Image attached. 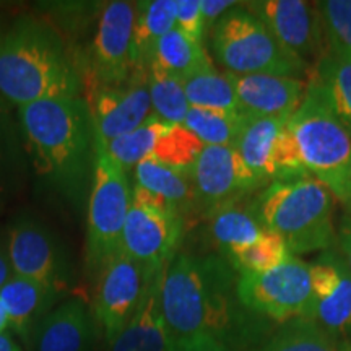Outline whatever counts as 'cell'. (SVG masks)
Masks as SVG:
<instances>
[{"label": "cell", "mask_w": 351, "mask_h": 351, "mask_svg": "<svg viewBox=\"0 0 351 351\" xmlns=\"http://www.w3.org/2000/svg\"><path fill=\"white\" fill-rule=\"evenodd\" d=\"M163 317L176 340L212 335L234 351L257 333L238 298V274L219 256L176 254L161 276Z\"/></svg>", "instance_id": "1"}, {"label": "cell", "mask_w": 351, "mask_h": 351, "mask_svg": "<svg viewBox=\"0 0 351 351\" xmlns=\"http://www.w3.org/2000/svg\"><path fill=\"white\" fill-rule=\"evenodd\" d=\"M34 174L62 199L82 205L91 191L96 132L83 98H49L19 108Z\"/></svg>", "instance_id": "2"}, {"label": "cell", "mask_w": 351, "mask_h": 351, "mask_svg": "<svg viewBox=\"0 0 351 351\" xmlns=\"http://www.w3.org/2000/svg\"><path fill=\"white\" fill-rule=\"evenodd\" d=\"M85 78L64 38L47 21L20 16L0 34V96L15 106L82 98Z\"/></svg>", "instance_id": "3"}, {"label": "cell", "mask_w": 351, "mask_h": 351, "mask_svg": "<svg viewBox=\"0 0 351 351\" xmlns=\"http://www.w3.org/2000/svg\"><path fill=\"white\" fill-rule=\"evenodd\" d=\"M251 207L261 225L280 236L293 256L326 252L337 243L335 197L311 174L270 182Z\"/></svg>", "instance_id": "4"}, {"label": "cell", "mask_w": 351, "mask_h": 351, "mask_svg": "<svg viewBox=\"0 0 351 351\" xmlns=\"http://www.w3.org/2000/svg\"><path fill=\"white\" fill-rule=\"evenodd\" d=\"M304 169L351 213V135L328 106L313 77L300 108L287 121Z\"/></svg>", "instance_id": "5"}, {"label": "cell", "mask_w": 351, "mask_h": 351, "mask_svg": "<svg viewBox=\"0 0 351 351\" xmlns=\"http://www.w3.org/2000/svg\"><path fill=\"white\" fill-rule=\"evenodd\" d=\"M213 56L234 75L302 78L311 65L285 49L267 26L243 3L232 7L210 29Z\"/></svg>", "instance_id": "6"}, {"label": "cell", "mask_w": 351, "mask_h": 351, "mask_svg": "<svg viewBox=\"0 0 351 351\" xmlns=\"http://www.w3.org/2000/svg\"><path fill=\"white\" fill-rule=\"evenodd\" d=\"M88 202L86 269L98 275L109 258L121 251L122 231L132 205L127 171L103 150H96Z\"/></svg>", "instance_id": "7"}, {"label": "cell", "mask_w": 351, "mask_h": 351, "mask_svg": "<svg viewBox=\"0 0 351 351\" xmlns=\"http://www.w3.org/2000/svg\"><path fill=\"white\" fill-rule=\"evenodd\" d=\"M184 217L169 202L135 186L132 205L122 231L121 252L147 274L163 270L181 244Z\"/></svg>", "instance_id": "8"}, {"label": "cell", "mask_w": 351, "mask_h": 351, "mask_svg": "<svg viewBox=\"0 0 351 351\" xmlns=\"http://www.w3.org/2000/svg\"><path fill=\"white\" fill-rule=\"evenodd\" d=\"M238 298L257 317L275 322L313 320L314 298L309 263L293 256L275 269L238 275Z\"/></svg>", "instance_id": "9"}, {"label": "cell", "mask_w": 351, "mask_h": 351, "mask_svg": "<svg viewBox=\"0 0 351 351\" xmlns=\"http://www.w3.org/2000/svg\"><path fill=\"white\" fill-rule=\"evenodd\" d=\"M153 275L121 251L101 269L96 282L93 315L109 343L135 314Z\"/></svg>", "instance_id": "10"}, {"label": "cell", "mask_w": 351, "mask_h": 351, "mask_svg": "<svg viewBox=\"0 0 351 351\" xmlns=\"http://www.w3.org/2000/svg\"><path fill=\"white\" fill-rule=\"evenodd\" d=\"M243 5L257 16L285 49L306 64L319 62L327 43L317 3L304 0H254Z\"/></svg>", "instance_id": "11"}, {"label": "cell", "mask_w": 351, "mask_h": 351, "mask_svg": "<svg viewBox=\"0 0 351 351\" xmlns=\"http://www.w3.org/2000/svg\"><path fill=\"white\" fill-rule=\"evenodd\" d=\"M135 3L108 2L101 13L91 46V70L96 86H124L132 80V41Z\"/></svg>", "instance_id": "12"}, {"label": "cell", "mask_w": 351, "mask_h": 351, "mask_svg": "<svg viewBox=\"0 0 351 351\" xmlns=\"http://www.w3.org/2000/svg\"><path fill=\"white\" fill-rule=\"evenodd\" d=\"M197 204L213 210L262 187L234 147H205L191 173Z\"/></svg>", "instance_id": "13"}, {"label": "cell", "mask_w": 351, "mask_h": 351, "mask_svg": "<svg viewBox=\"0 0 351 351\" xmlns=\"http://www.w3.org/2000/svg\"><path fill=\"white\" fill-rule=\"evenodd\" d=\"M7 256L13 275L62 293L67 288V267L62 249L46 228L32 219L23 218L12 226Z\"/></svg>", "instance_id": "14"}, {"label": "cell", "mask_w": 351, "mask_h": 351, "mask_svg": "<svg viewBox=\"0 0 351 351\" xmlns=\"http://www.w3.org/2000/svg\"><path fill=\"white\" fill-rule=\"evenodd\" d=\"M313 320L337 341H351V271L340 254L328 249L309 263Z\"/></svg>", "instance_id": "15"}, {"label": "cell", "mask_w": 351, "mask_h": 351, "mask_svg": "<svg viewBox=\"0 0 351 351\" xmlns=\"http://www.w3.org/2000/svg\"><path fill=\"white\" fill-rule=\"evenodd\" d=\"M147 78L132 77V85L127 86H96L86 101L93 117L96 150H104L108 143L135 130L152 116Z\"/></svg>", "instance_id": "16"}, {"label": "cell", "mask_w": 351, "mask_h": 351, "mask_svg": "<svg viewBox=\"0 0 351 351\" xmlns=\"http://www.w3.org/2000/svg\"><path fill=\"white\" fill-rule=\"evenodd\" d=\"M245 117H269L287 122L304 98L307 80L280 75L228 73Z\"/></svg>", "instance_id": "17"}, {"label": "cell", "mask_w": 351, "mask_h": 351, "mask_svg": "<svg viewBox=\"0 0 351 351\" xmlns=\"http://www.w3.org/2000/svg\"><path fill=\"white\" fill-rule=\"evenodd\" d=\"M163 270L152 276L137 311L109 343V351H165L173 343L174 337L166 326L160 301Z\"/></svg>", "instance_id": "18"}, {"label": "cell", "mask_w": 351, "mask_h": 351, "mask_svg": "<svg viewBox=\"0 0 351 351\" xmlns=\"http://www.w3.org/2000/svg\"><path fill=\"white\" fill-rule=\"evenodd\" d=\"M62 291L16 275H12L0 288V301L7 311L8 324L25 341L36 332L41 320L51 313Z\"/></svg>", "instance_id": "19"}, {"label": "cell", "mask_w": 351, "mask_h": 351, "mask_svg": "<svg viewBox=\"0 0 351 351\" xmlns=\"http://www.w3.org/2000/svg\"><path fill=\"white\" fill-rule=\"evenodd\" d=\"M34 333L36 351H88L91 320L85 302H62L41 320Z\"/></svg>", "instance_id": "20"}, {"label": "cell", "mask_w": 351, "mask_h": 351, "mask_svg": "<svg viewBox=\"0 0 351 351\" xmlns=\"http://www.w3.org/2000/svg\"><path fill=\"white\" fill-rule=\"evenodd\" d=\"M176 28V0H145L135 3L132 69L134 77H148L156 44Z\"/></svg>", "instance_id": "21"}, {"label": "cell", "mask_w": 351, "mask_h": 351, "mask_svg": "<svg viewBox=\"0 0 351 351\" xmlns=\"http://www.w3.org/2000/svg\"><path fill=\"white\" fill-rule=\"evenodd\" d=\"M28 168L20 117L13 116L12 104L0 96V210L25 187Z\"/></svg>", "instance_id": "22"}, {"label": "cell", "mask_w": 351, "mask_h": 351, "mask_svg": "<svg viewBox=\"0 0 351 351\" xmlns=\"http://www.w3.org/2000/svg\"><path fill=\"white\" fill-rule=\"evenodd\" d=\"M241 200L223 204L208 212L210 236L226 262L245 251L267 231L256 218L251 205L245 207Z\"/></svg>", "instance_id": "23"}, {"label": "cell", "mask_w": 351, "mask_h": 351, "mask_svg": "<svg viewBox=\"0 0 351 351\" xmlns=\"http://www.w3.org/2000/svg\"><path fill=\"white\" fill-rule=\"evenodd\" d=\"M285 121L269 117H245L236 150L262 184L274 182V153Z\"/></svg>", "instance_id": "24"}, {"label": "cell", "mask_w": 351, "mask_h": 351, "mask_svg": "<svg viewBox=\"0 0 351 351\" xmlns=\"http://www.w3.org/2000/svg\"><path fill=\"white\" fill-rule=\"evenodd\" d=\"M135 186L169 202L182 217L197 204L191 174L168 168L153 156H147L135 166Z\"/></svg>", "instance_id": "25"}, {"label": "cell", "mask_w": 351, "mask_h": 351, "mask_svg": "<svg viewBox=\"0 0 351 351\" xmlns=\"http://www.w3.org/2000/svg\"><path fill=\"white\" fill-rule=\"evenodd\" d=\"M212 65L204 44L191 41L178 28H174L156 44L150 70L178 77L186 82L187 78Z\"/></svg>", "instance_id": "26"}, {"label": "cell", "mask_w": 351, "mask_h": 351, "mask_svg": "<svg viewBox=\"0 0 351 351\" xmlns=\"http://www.w3.org/2000/svg\"><path fill=\"white\" fill-rule=\"evenodd\" d=\"M313 78L337 119L351 135V60L326 51L315 65Z\"/></svg>", "instance_id": "27"}, {"label": "cell", "mask_w": 351, "mask_h": 351, "mask_svg": "<svg viewBox=\"0 0 351 351\" xmlns=\"http://www.w3.org/2000/svg\"><path fill=\"white\" fill-rule=\"evenodd\" d=\"M184 90L191 108L244 116L226 72L219 73L213 65L187 78L184 82Z\"/></svg>", "instance_id": "28"}, {"label": "cell", "mask_w": 351, "mask_h": 351, "mask_svg": "<svg viewBox=\"0 0 351 351\" xmlns=\"http://www.w3.org/2000/svg\"><path fill=\"white\" fill-rule=\"evenodd\" d=\"M251 351H339V341L315 320L295 319Z\"/></svg>", "instance_id": "29"}, {"label": "cell", "mask_w": 351, "mask_h": 351, "mask_svg": "<svg viewBox=\"0 0 351 351\" xmlns=\"http://www.w3.org/2000/svg\"><path fill=\"white\" fill-rule=\"evenodd\" d=\"M168 127L169 124L152 114L137 129L108 143V147L103 152H106L125 171L135 168L145 158L152 156L156 142L168 130Z\"/></svg>", "instance_id": "30"}, {"label": "cell", "mask_w": 351, "mask_h": 351, "mask_svg": "<svg viewBox=\"0 0 351 351\" xmlns=\"http://www.w3.org/2000/svg\"><path fill=\"white\" fill-rule=\"evenodd\" d=\"M244 116L189 108L184 127L191 130L205 147H234L238 143Z\"/></svg>", "instance_id": "31"}, {"label": "cell", "mask_w": 351, "mask_h": 351, "mask_svg": "<svg viewBox=\"0 0 351 351\" xmlns=\"http://www.w3.org/2000/svg\"><path fill=\"white\" fill-rule=\"evenodd\" d=\"M147 82L153 114L169 125L184 124L191 108L184 90V80L150 70Z\"/></svg>", "instance_id": "32"}, {"label": "cell", "mask_w": 351, "mask_h": 351, "mask_svg": "<svg viewBox=\"0 0 351 351\" xmlns=\"http://www.w3.org/2000/svg\"><path fill=\"white\" fill-rule=\"evenodd\" d=\"M204 148L205 145L191 130L178 124L169 125L168 130L161 135L152 156L168 168L191 174Z\"/></svg>", "instance_id": "33"}, {"label": "cell", "mask_w": 351, "mask_h": 351, "mask_svg": "<svg viewBox=\"0 0 351 351\" xmlns=\"http://www.w3.org/2000/svg\"><path fill=\"white\" fill-rule=\"evenodd\" d=\"M291 257L293 254L289 252L285 241L280 236H276L275 232L265 231L261 236V239L249 245L245 251L238 254L236 257H232L228 263L238 275L261 274V271L280 267Z\"/></svg>", "instance_id": "34"}, {"label": "cell", "mask_w": 351, "mask_h": 351, "mask_svg": "<svg viewBox=\"0 0 351 351\" xmlns=\"http://www.w3.org/2000/svg\"><path fill=\"white\" fill-rule=\"evenodd\" d=\"M327 51L351 60V0L317 2Z\"/></svg>", "instance_id": "35"}, {"label": "cell", "mask_w": 351, "mask_h": 351, "mask_svg": "<svg viewBox=\"0 0 351 351\" xmlns=\"http://www.w3.org/2000/svg\"><path fill=\"white\" fill-rule=\"evenodd\" d=\"M176 28L191 41L202 44L205 25L200 0H176Z\"/></svg>", "instance_id": "36"}, {"label": "cell", "mask_w": 351, "mask_h": 351, "mask_svg": "<svg viewBox=\"0 0 351 351\" xmlns=\"http://www.w3.org/2000/svg\"><path fill=\"white\" fill-rule=\"evenodd\" d=\"M236 5L238 2H232V0H200L205 29H212L217 21Z\"/></svg>", "instance_id": "37"}, {"label": "cell", "mask_w": 351, "mask_h": 351, "mask_svg": "<svg viewBox=\"0 0 351 351\" xmlns=\"http://www.w3.org/2000/svg\"><path fill=\"white\" fill-rule=\"evenodd\" d=\"M181 341L186 351H232L226 343L212 335H197Z\"/></svg>", "instance_id": "38"}, {"label": "cell", "mask_w": 351, "mask_h": 351, "mask_svg": "<svg viewBox=\"0 0 351 351\" xmlns=\"http://www.w3.org/2000/svg\"><path fill=\"white\" fill-rule=\"evenodd\" d=\"M337 243L340 247V256L351 271V213H345L340 228L337 230Z\"/></svg>", "instance_id": "39"}, {"label": "cell", "mask_w": 351, "mask_h": 351, "mask_svg": "<svg viewBox=\"0 0 351 351\" xmlns=\"http://www.w3.org/2000/svg\"><path fill=\"white\" fill-rule=\"evenodd\" d=\"M13 275L10 261H8V256L0 249V288L3 287L8 282V278Z\"/></svg>", "instance_id": "40"}, {"label": "cell", "mask_w": 351, "mask_h": 351, "mask_svg": "<svg viewBox=\"0 0 351 351\" xmlns=\"http://www.w3.org/2000/svg\"><path fill=\"white\" fill-rule=\"evenodd\" d=\"M19 345L13 341V337L8 332L0 333V351H15Z\"/></svg>", "instance_id": "41"}, {"label": "cell", "mask_w": 351, "mask_h": 351, "mask_svg": "<svg viewBox=\"0 0 351 351\" xmlns=\"http://www.w3.org/2000/svg\"><path fill=\"white\" fill-rule=\"evenodd\" d=\"M8 326V315L5 307H3L2 301H0V333L5 332V328Z\"/></svg>", "instance_id": "42"}, {"label": "cell", "mask_w": 351, "mask_h": 351, "mask_svg": "<svg viewBox=\"0 0 351 351\" xmlns=\"http://www.w3.org/2000/svg\"><path fill=\"white\" fill-rule=\"evenodd\" d=\"M165 351H186V350H184V345H182L181 340H176L174 339V341H173V343H171L169 348L165 350Z\"/></svg>", "instance_id": "43"}, {"label": "cell", "mask_w": 351, "mask_h": 351, "mask_svg": "<svg viewBox=\"0 0 351 351\" xmlns=\"http://www.w3.org/2000/svg\"><path fill=\"white\" fill-rule=\"evenodd\" d=\"M339 351H351V341H339Z\"/></svg>", "instance_id": "44"}, {"label": "cell", "mask_w": 351, "mask_h": 351, "mask_svg": "<svg viewBox=\"0 0 351 351\" xmlns=\"http://www.w3.org/2000/svg\"><path fill=\"white\" fill-rule=\"evenodd\" d=\"M15 351H21V348H20V346H19V348H16V350H15Z\"/></svg>", "instance_id": "45"}, {"label": "cell", "mask_w": 351, "mask_h": 351, "mask_svg": "<svg viewBox=\"0 0 351 351\" xmlns=\"http://www.w3.org/2000/svg\"><path fill=\"white\" fill-rule=\"evenodd\" d=\"M350 179H351V171H350Z\"/></svg>", "instance_id": "46"}]
</instances>
